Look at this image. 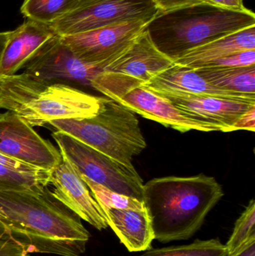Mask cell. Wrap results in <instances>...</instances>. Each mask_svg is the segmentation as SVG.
I'll use <instances>...</instances> for the list:
<instances>
[{
	"instance_id": "cell-1",
	"label": "cell",
	"mask_w": 255,
	"mask_h": 256,
	"mask_svg": "<svg viewBox=\"0 0 255 256\" xmlns=\"http://www.w3.org/2000/svg\"><path fill=\"white\" fill-rule=\"evenodd\" d=\"M7 236L27 254L81 256L90 236L81 219L55 198L49 186L41 192L0 190V236Z\"/></svg>"
},
{
	"instance_id": "cell-2",
	"label": "cell",
	"mask_w": 255,
	"mask_h": 256,
	"mask_svg": "<svg viewBox=\"0 0 255 256\" xmlns=\"http://www.w3.org/2000/svg\"><path fill=\"white\" fill-rule=\"evenodd\" d=\"M224 196L214 177L167 176L144 184L143 201L154 239L166 244L191 238Z\"/></svg>"
},
{
	"instance_id": "cell-3",
	"label": "cell",
	"mask_w": 255,
	"mask_h": 256,
	"mask_svg": "<svg viewBox=\"0 0 255 256\" xmlns=\"http://www.w3.org/2000/svg\"><path fill=\"white\" fill-rule=\"evenodd\" d=\"M255 26L254 12L233 10L202 2L159 12L145 26L156 48L171 60L236 32Z\"/></svg>"
},
{
	"instance_id": "cell-4",
	"label": "cell",
	"mask_w": 255,
	"mask_h": 256,
	"mask_svg": "<svg viewBox=\"0 0 255 256\" xmlns=\"http://www.w3.org/2000/svg\"><path fill=\"white\" fill-rule=\"evenodd\" d=\"M106 98L23 73L0 78V109L14 112L32 128L55 120L94 116Z\"/></svg>"
},
{
	"instance_id": "cell-5",
	"label": "cell",
	"mask_w": 255,
	"mask_h": 256,
	"mask_svg": "<svg viewBox=\"0 0 255 256\" xmlns=\"http://www.w3.org/2000/svg\"><path fill=\"white\" fill-rule=\"evenodd\" d=\"M49 124L128 167L147 147L134 112L106 98L101 110L89 118L55 120Z\"/></svg>"
},
{
	"instance_id": "cell-6",
	"label": "cell",
	"mask_w": 255,
	"mask_h": 256,
	"mask_svg": "<svg viewBox=\"0 0 255 256\" xmlns=\"http://www.w3.org/2000/svg\"><path fill=\"white\" fill-rule=\"evenodd\" d=\"M174 64L173 60L156 48L144 28L131 45L93 80L91 88L117 100Z\"/></svg>"
},
{
	"instance_id": "cell-7",
	"label": "cell",
	"mask_w": 255,
	"mask_h": 256,
	"mask_svg": "<svg viewBox=\"0 0 255 256\" xmlns=\"http://www.w3.org/2000/svg\"><path fill=\"white\" fill-rule=\"evenodd\" d=\"M66 158L80 176L122 195L143 200V180L134 167H128L61 131L52 134Z\"/></svg>"
},
{
	"instance_id": "cell-8",
	"label": "cell",
	"mask_w": 255,
	"mask_h": 256,
	"mask_svg": "<svg viewBox=\"0 0 255 256\" xmlns=\"http://www.w3.org/2000/svg\"><path fill=\"white\" fill-rule=\"evenodd\" d=\"M160 12L154 0H77L73 10L49 24L58 36L130 21L149 22Z\"/></svg>"
},
{
	"instance_id": "cell-9",
	"label": "cell",
	"mask_w": 255,
	"mask_h": 256,
	"mask_svg": "<svg viewBox=\"0 0 255 256\" xmlns=\"http://www.w3.org/2000/svg\"><path fill=\"white\" fill-rule=\"evenodd\" d=\"M147 24L130 21L59 37L79 60L104 68L131 45Z\"/></svg>"
},
{
	"instance_id": "cell-10",
	"label": "cell",
	"mask_w": 255,
	"mask_h": 256,
	"mask_svg": "<svg viewBox=\"0 0 255 256\" xmlns=\"http://www.w3.org/2000/svg\"><path fill=\"white\" fill-rule=\"evenodd\" d=\"M23 68L22 73L34 79L89 88L93 80L103 69L79 60L58 36L42 46Z\"/></svg>"
},
{
	"instance_id": "cell-11",
	"label": "cell",
	"mask_w": 255,
	"mask_h": 256,
	"mask_svg": "<svg viewBox=\"0 0 255 256\" xmlns=\"http://www.w3.org/2000/svg\"><path fill=\"white\" fill-rule=\"evenodd\" d=\"M0 153L46 171L61 162L59 150L14 112L0 114Z\"/></svg>"
},
{
	"instance_id": "cell-12",
	"label": "cell",
	"mask_w": 255,
	"mask_h": 256,
	"mask_svg": "<svg viewBox=\"0 0 255 256\" xmlns=\"http://www.w3.org/2000/svg\"><path fill=\"white\" fill-rule=\"evenodd\" d=\"M115 102L144 118L180 132L221 131L218 126L200 121L181 110L169 99L145 86L133 88Z\"/></svg>"
},
{
	"instance_id": "cell-13",
	"label": "cell",
	"mask_w": 255,
	"mask_h": 256,
	"mask_svg": "<svg viewBox=\"0 0 255 256\" xmlns=\"http://www.w3.org/2000/svg\"><path fill=\"white\" fill-rule=\"evenodd\" d=\"M49 185L55 198L97 230L108 228L106 214L76 168L66 158L51 174Z\"/></svg>"
},
{
	"instance_id": "cell-14",
	"label": "cell",
	"mask_w": 255,
	"mask_h": 256,
	"mask_svg": "<svg viewBox=\"0 0 255 256\" xmlns=\"http://www.w3.org/2000/svg\"><path fill=\"white\" fill-rule=\"evenodd\" d=\"M155 92L169 99L177 108L197 120L218 126L221 128L222 132H232L234 126L240 117L255 106V102L252 100Z\"/></svg>"
},
{
	"instance_id": "cell-15",
	"label": "cell",
	"mask_w": 255,
	"mask_h": 256,
	"mask_svg": "<svg viewBox=\"0 0 255 256\" xmlns=\"http://www.w3.org/2000/svg\"><path fill=\"white\" fill-rule=\"evenodd\" d=\"M56 36L49 25L31 20H27L11 31L0 66V78L16 74L42 46Z\"/></svg>"
},
{
	"instance_id": "cell-16",
	"label": "cell",
	"mask_w": 255,
	"mask_h": 256,
	"mask_svg": "<svg viewBox=\"0 0 255 256\" xmlns=\"http://www.w3.org/2000/svg\"><path fill=\"white\" fill-rule=\"evenodd\" d=\"M145 86L157 92L210 96L255 102V94L222 90L204 79L195 68L175 64L154 76Z\"/></svg>"
},
{
	"instance_id": "cell-17",
	"label": "cell",
	"mask_w": 255,
	"mask_h": 256,
	"mask_svg": "<svg viewBox=\"0 0 255 256\" xmlns=\"http://www.w3.org/2000/svg\"><path fill=\"white\" fill-rule=\"evenodd\" d=\"M103 210L108 226L130 252H142L151 249L154 234L146 208Z\"/></svg>"
},
{
	"instance_id": "cell-18",
	"label": "cell",
	"mask_w": 255,
	"mask_h": 256,
	"mask_svg": "<svg viewBox=\"0 0 255 256\" xmlns=\"http://www.w3.org/2000/svg\"><path fill=\"white\" fill-rule=\"evenodd\" d=\"M255 50V26L228 34L192 50L174 62L178 66L197 68L213 60Z\"/></svg>"
},
{
	"instance_id": "cell-19",
	"label": "cell",
	"mask_w": 255,
	"mask_h": 256,
	"mask_svg": "<svg viewBox=\"0 0 255 256\" xmlns=\"http://www.w3.org/2000/svg\"><path fill=\"white\" fill-rule=\"evenodd\" d=\"M195 69L204 79L222 90L255 94V64L245 67Z\"/></svg>"
},
{
	"instance_id": "cell-20",
	"label": "cell",
	"mask_w": 255,
	"mask_h": 256,
	"mask_svg": "<svg viewBox=\"0 0 255 256\" xmlns=\"http://www.w3.org/2000/svg\"><path fill=\"white\" fill-rule=\"evenodd\" d=\"M52 172H19L0 166V190L41 192L49 186Z\"/></svg>"
},
{
	"instance_id": "cell-21",
	"label": "cell",
	"mask_w": 255,
	"mask_h": 256,
	"mask_svg": "<svg viewBox=\"0 0 255 256\" xmlns=\"http://www.w3.org/2000/svg\"><path fill=\"white\" fill-rule=\"evenodd\" d=\"M77 0H24L21 13L28 20L49 25L74 8Z\"/></svg>"
},
{
	"instance_id": "cell-22",
	"label": "cell",
	"mask_w": 255,
	"mask_h": 256,
	"mask_svg": "<svg viewBox=\"0 0 255 256\" xmlns=\"http://www.w3.org/2000/svg\"><path fill=\"white\" fill-rule=\"evenodd\" d=\"M226 245L218 239L196 240L190 244L151 249L138 256H228Z\"/></svg>"
},
{
	"instance_id": "cell-23",
	"label": "cell",
	"mask_w": 255,
	"mask_h": 256,
	"mask_svg": "<svg viewBox=\"0 0 255 256\" xmlns=\"http://www.w3.org/2000/svg\"><path fill=\"white\" fill-rule=\"evenodd\" d=\"M80 176V174H79ZM81 178L89 188L96 201L103 208L116 209H144L143 202L139 201L133 197L122 195L115 191L105 188L103 185L92 182L85 176H80Z\"/></svg>"
},
{
	"instance_id": "cell-24",
	"label": "cell",
	"mask_w": 255,
	"mask_h": 256,
	"mask_svg": "<svg viewBox=\"0 0 255 256\" xmlns=\"http://www.w3.org/2000/svg\"><path fill=\"white\" fill-rule=\"evenodd\" d=\"M255 237V202L251 200L235 224V228L226 244L229 254L238 250L246 242Z\"/></svg>"
},
{
	"instance_id": "cell-25",
	"label": "cell",
	"mask_w": 255,
	"mask_h": 256,
	"mask_svg": "<svg viewBox=\"0 0 255 256\" xmlns=\"http://www.w3.org/2000/svg\"><path fill=\"white\" fill-rule=\"evenodd\" d=\"M255 64V50L231 54L205 63L199 68L245 67Z\"/></svg>"
},
{
	"instance_id": "cell-26",
	"label": "cell",
	"mask_w": 255,
	"mask_h": 256,
	"mask_svg": "<svg viewBox=\"0 0 255 256\" xmlns=\"http://www.w3.org/2000/svg\"><path fill=\"white\" fill-rule=\"evenodd\" d=\"M0 256H28L24 248L7 236H0Z\"/></svg>"
},
{
	"instance_id": "cell-27",
	"label": "cell",
	"mask_w": 255,
	"mask_h": 256,
	"mask_svg": "<svg viewBox=\"0 0 255 256\" xmlns=\"http://www.w3.org/2000/svg\"><path fill=\"white\" fill-rule=\"evenodd\" d=\"M0 166L19 172H37L41 170V168H36L1 153H0Z\"/></svg>"
},
{
	"instance_id": "cell-28",
	"label": "cell",
	"mask_w": 255,
	"mask_h": 256,
	"mask_svg": "<svg viewBox=\"0 0 255 256\" xmlns=\"http://www.w3.org/2000/svg\"><path fill=\"white\" fill-rule=\"evenodd\" d=\"M160 12H167L178 8L202 2L203 0H154Z\"/></svg>"
},
{
	"instance_id": "cell-29",
	"label": "cell",
	"mask_w": 255,
	"mask_h": 256,
	"mask_svg": "<svg viewBox=\"0 0 255 256\" xmlns=\"http://www.w3.org/2000/svg\"><path fill=\"white\" fill-rule=\"evenodd\" d=\"M247 130L253 131L255 130V106L244 112L234 126L233 131Z\"/></svg>"
},
{
	"instance_id": "cell-30",
	"label": "cell",
	"mask_w": 255,
	"mask_h": 256,
	"mask_svg": "<svg viewBox=\"0 0 255 256\" xmlns=\"http://www.w3.org/2000/svg\"><path fill=\"white\" fill-rule=\"evenodd\" d=\"M203 2L229 10H245L247 9L243 0H203Z\"/></svg>"
},
{
	"instance_id": "cell-31",
	"label": "cell",
	"mask_w": 255,
	"mask_h": 256,
	"mask_svg": "<svg viewBox=\"0 0 255 256\" xmlns=\"http://www.w3.org/2000/svg\"><path fill=\"white\" fill-rule=\"evenodd\" d=\"M228 256H255V237L249 239L238 250Z\"/></svg>"
},
{
	"instance_id": "cell-32",
	"label": "cell",
	"mask_w": 255,
	"mask_h": 256,
	"mask_svg": "<svg viewBox=\"0 0 255 256\" xmlns=\"http://www.w3.org/2000/svg\"><path fill=\"white\" fill-rule=\"evenodd\" d=\"M10 32L11 31L0 32V66H1L4 49H5L6 45H7L9 38H10Z\"/></svg>"
}]
</instances>
